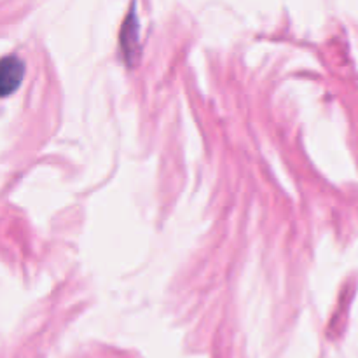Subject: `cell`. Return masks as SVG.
Returning <instances> with one entry per match:
<instances>
[{"instance_id": "obj_1", "label": "cell", "mask_w": 358, "mask_h": 358, "mask_svg": "<svg viewBox=\"0 0 358 358\" xmlns=\"http://www.w3.org/2000/svg\"><path fill=\"white\" fill-rule=\"evenodd\" d=\"M24 77V63L17 56L0 58V98L9 96L20 87Z\"/></svg>"}]
</instances>
